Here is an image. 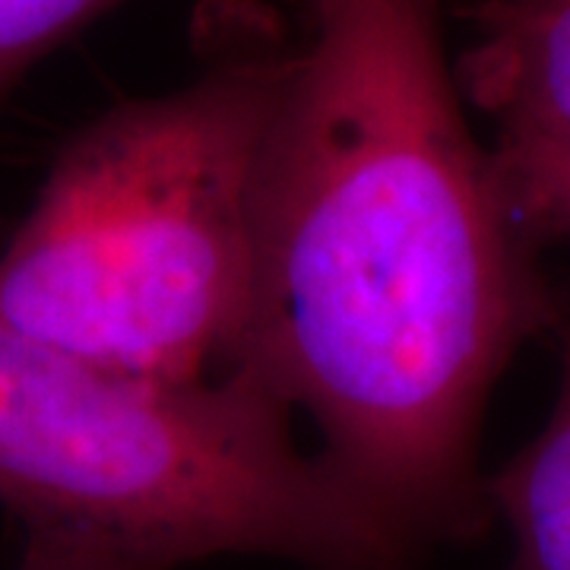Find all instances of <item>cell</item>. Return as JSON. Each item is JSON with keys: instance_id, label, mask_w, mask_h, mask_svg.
<instances>
[{"instance_id": "obj_3", "label": "cell", "mask_w": 570, "mask_h": 570, "mask_svg": "<svg viewBox=\"0 0 570 570\" xmlns=\"http://www.w3.org/2000/svg\"><path fill=\"white\" fill-rule=\"evenodd\" d=\"M0 501L163 570L273 554L307 570H425L428 551L288 434L250 377L163 384L0 321Z\"/></svg>"}, {"instance_id": "obj_4", "label": "cell", "mask_w": 570, "mask_h": 570, "mask_svg": "<svg viewBox=\"0 0 570 570\" xmlns=\"http://www.w3.org/2000/svg\"><path fill=\"white\" fill-rule=\"evenodd\" d=\"M475 41L456 63L463 99L498 137L570 142V0H475Z\"/></svg>"}, {"instance_id": "obj_8", "label": "cell", "mask_w": 570, "mask_h": 570, "mask_svg": "<svg viewBox=\"0 0 570 570\" xmlns=\"http://www.w3.org/2000/svg\"><path fill=\"white\" fill-rule=\"evenodd\" d=\"M17 570H163L137 551L82 532H29Z\"/></svg>"}, {"instance_id": "obj_5", "label": "cell", "mask_w": 570, "mask_h": 570, "mask_svg": "<svg viewBox=\"0 0 570 570\" xmlns=\"http://www.w3.org/2000/svg\"><path fill=\"white\" fill-rule=\"evenodd\" d=\"M561 387L546 428L485 479L491 513L510 532L501 570H570V321L558 330Z\"/></svg>"}, {"instance_id": "obj_1", "label": "cell", "mask_w": 570, "mask_h": 570, "mask_svg": "<svg viewBox=\"0 0 570 570\" xmlns=\"http://www.w3.org/2000/svg\"><path fill=\"white\" fill-rule=\"evenodd\" d=\"M257 190L228 371L317 425L321 460L415 546L489 532L479 438L504 367L570 321L472 137L438 0H307Z\"/></svg>"}, {"instance_id": "obj_2", "label": "cell", "mask_w": 570, "mask_h": 570, "mask_svg": "<svg viewBox=\"0 0 570 570\" xmlns=\"http://www.w3.org/2000/svg\"><path fill=\"white\" fill-rule=\"evenodd\" d=\"M204 70L63 142L0 254V321L163 384L232 367L254 298L257 190L292 48L269 13L206 29Z\"/></svg>"}, {"instance_id": "obj_7", "label": "cell", "mask_w": 570, "mask_h": 570, "mask_svg": "<svg viewBox=\"0 0 570 570\" xmlns=\"http://www.w3.org/2000/svg\"><path fill=\"white\" fill-rule=\"evenodd\" d=\"M124 0H0V105L36 63Z\"/></svg>"}, {"instance_id": "obj_6", "label": "cell", "mask_w": 570, "mask_h": 570, "mask_svg": "<svg viewBox=\"0 0 570 570\" xmlns=\"http://www.w3.org/2000/svg\"><path fill=\"white\" fill-rule=\"evenodd\" d=\"M494 175L513 219L535 245H570V142L498 137Z\"/></svg>"}]
</instances>
